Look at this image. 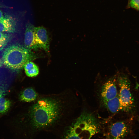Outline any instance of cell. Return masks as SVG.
Instances as JSON below:
<instances>
[{
	"label": "cell",
	"instance_id": "3957f363",
	"mask_svg": "<svg viewBox=\"0 0 139 139\" xmlns=\"http://www.w3.org/2000/svg\"><path fill=\"white\" fill-rule=\"evenodd\" d=\"M31 58L29 49L19 44L10 45L4 51L2 60L5 66L12 70L23 67Z\"/></svg>",
	"mask_w": 139,
	"mask_h": 139
},
{
	"label": "cell",
	"instance_id": "52a82bcc",
	"mask_svg": "<svg viewBox=\"0 0 139 139\" xmlns=\"http://www.w3.org/2000/svg\"><path fill=\"white\" fill-rule=\"evenodd\" d=\"M35 39L39 48L49 52V40L46 29L42 27H34Z\"/></svg>",
	"mask_w": 139,
	"mask_h": 139
},
{
	"label": "cell",
	"instance_id": "9a60e30c",
	"mask_svg": "<svg viewBox=\"0 0 139 139\" xmlns=\"http://www.w3.org/2000/svg\"><path fill=\"white\" fill-rule=\"evenodd\" d=\"M10 101L3 97L0 98V114H3L7 111L10 107Z\"/></svg>",
	"mask_w": 139,
	"mask_h": 139
},
{
	"label": "cell",
	"instance_id": "5bb4252c",
	"mask_svg": "<svg viewBox=\"0 0 139 139\" xmlns=\"http://www.w3.org/2000/svg\"><path fill=\"white\" fill-rule=\"evenodd\" d=\"M12 38L9 33L0 32V51L3 50Z\"/></svg>",
	"mask_w": 139,
	"mask_h": 139
},
{
	"label": "cell",
	"instance_id": "7c38bea8",
	"mask_svg": "<svg viewBox=\"0 0 139 139\" xmlns=\"http://www.w3.org/2000/svg\"><path fill=\"white\" fill-rule=\"evenodd\" d=\"M24 67L26 74L29 77H36L39 73V70L38 67L32 62L29 61L27 62Z\"/></svg>",
	"mask_w": 139,
	"mask_h": 139
},
{
	"label": "cell",
	"instance_id": "4fadbf2b",
	"mask_svg": "<svg viewBox=\"0 0 139 139\" xmlns=\"http://www.w3.org/2000/svg\"><path fill=\"white\" fill-rule=\"evenodd\" d=\"M12 80L4 75L0 74V98L3 97L8 91Z\"/></svg>",
	"mask_w": 139,
	"mask_h": 139
},
{
	"label": "cell",
	"instance_id": "9c48e42d",
	"mask_svg": "<svg viewBox=\"0 0 139 139\" xmlns=\"http://www.w3.org/2000/svg\"><path fill=\"white\" fill-rule=\"evenodd\" d=\"M16 28V21L10 16H4L0 20V32L13 33L15 31Z\"/></svg>",
	"mask_w": 139,
	"mask_h": 139
},
{
	"label": "cell",
	"instance_id": "7a4b0ae2",
	"mask_svg": "<svg viewBox=\"0 0 139 139\" xmlns=\"http://www.w3.org/2000/svg\"><path fill=\"white\" fill-rule=\"evenodd\" d=\"M65 127L64 139H90L100 131L101 125L94 115L85 111Z\"/></svg>",
	"mask_w": 139,
	"mask_h": 139
},
{
	"label": "cell",
	"instance_id": "30bf717a",
	"mask_svg": "<svg viewBox=\"0 0 139 139\" xmlns=\"http://www.w3.org/2000/svg\"><path fill=\"white\" fill-rule=\"evenodd\" d=\"M39 94L32 87H29L24 90L19 96L20 100L24 102L31 103L35 101L38 98Z\"/></svg>",
	"mask_w": 139,
	"mask_h": 139
},
{
	"label": "cell",
	"instance_id": "6da1fadb",
	"mask_svg": "<svg viewBox=\"0 0 139 139\" xmlns=\"http://www.w3.org/2000/svg\"><path fill=\"white\" fill-rule=\"evenodd\" d=\"M74 99L68 89L57 93L39 94L36 100L30 103L26 114L30 128L36 131L66 126L71 121Z\"/></svg>",
	"mask_w": 139,
	"mask_h": 139
},
{
	"label": "cell",
	"instance_id": "5b68a950",
	"mask_svg": "<svg viewBox=\"0 0 139 139\" xmlns=\"http://www.w3.org/2000/svg\"><path fill=\"white\" fill-rule=\"evenodd\" d=\"M104 126L101 129L105 139H125L130 131L128 123L123 120L111 121Z\"/></svg>",
	"mask_w": 139,
	"mask_h": 139
},
{
	"label": "cell",
	"instance_id": "8fae6325",
	"mask_svg": "<svg viewBox=\"0 0 139 139\" xmlns=\"http://www.w3.org/2000/svg\"><path fill=\"white\" fill-rule=\"evenodd\" d=\"M103 103L108 110L112 113H116L121 110L118 94L114 98Z\"/></svg>",
	"mask_w": 139,
	"mask_h": 139
},
{
	"label": "cell",
	"instance_id": "ba28073f",
	"mask_svg": "<svg viewBox=\"0 0 139 139\" xmlns=\"http://www.w3.org/2000/svg\"><path fill=\"white\" fill-rule=\"evenodd\" d=\"M34 29V27L30 24L28 23L26 25L24 43L25 47L29 49H37L39 48L35 39Z\"/></svg>",
	"mask_w": 139,
	"mask_h": 139
},
{
	"label": "cell",
	"instance_id": "2e32d148",
	"mask_svg": "<svg viewBox=\"0 0 139 139\" xmlns=\"http://www.w3.org/2000/svg\"><path fill=\"white\" fill-rule=\"evenodd\" d=\"M129 5L131 7L139 11V0H129Z\"/></svg>",
	"mask_w": 139,
	"mask_h": 139
},
{
	"label": "cell",
	"instance_id": "ac0fdd59",
	"mask_svg": "<svg viewBox=\"0 0 139 139\" xmlns=\"http://www.w3.org/2000/svg\"><path fill=\"white\" fill-rule=\"evenodd\" d=\"M3 63L2 59H0V68L2 66Z\"/></svg>",
	"mask_w": 139,
	"mask_h": 139
},
{
	"label": "cell",
	"instance_id": "277c9868",
	"mask_svg": "<svg viewBox=\"0 0 139 139\" xmlns=\"http://www.w3.org/2000/svg\"><path fill=\"white\" fill-rule=\"evenodd\" d=\"M116 81L120 89L119 94L120 110L125 112L130 111L133 107L134 100L130 90L129 81L123 74L117 76Z\"/></svg>",
	"mask_w": 139,
	"mask_h": 139
},
{
	"label": "cell",
	"instance_id": "d6986e66",
	"mask_svg": "<svg viewBox=\"0 0 139 139\" xmlns=\"http://www.w3.org/2000/svg\"></svg>",
	"mask_w": 139,
	"mask_h": 139
},
{
	"label": "cell",
	"instance_id": "ffe728a7",
	"mask_svg": "<svg viewBox=\"0 0 139 139\" xmlns=\"http://www.w3.org/2000/svg\"></svg>",
	"mask_w": 139,
	"mask_h": 139
},
{
	"label": "cell",
	"instance_id": "8992f818",
	"mask_svg": "<svg viewBox=\"0 0 139 139\" xmlns=\"http://www.w3.org/2000/svg\"><path fill=\"white\" fill-rule=\"evenodd\" d=\"M116 76L108 79L102 85L101 91L102 102L113 99L118 95L116 85Z\"/></svg>",
	"mask_w": 139,
	"mask_h": 139
},
{
	"label": "cell",
	"instance_id": "e0dca14e",
	"mask_svg": "<svg viewBox=\"0 0 139 139\" xmlns=\"http://www.w3.org/2000/svg\"><path fill=\"white\" fill-rule=\"evenodd\" d=\"M4 16L2 11L0 10V20L3 18Z\"/></svg>",
	"mask_w": 139,
	"mask_h": 139
}]
</instances>
